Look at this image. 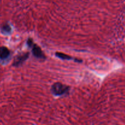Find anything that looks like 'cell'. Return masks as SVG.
<instances>
[{"label": "cell", "instance_id": "cell-1", "mask_svg": "<svg viewBox=\"0 0 125 125\" xmlns=\"http://www.w3.org/2000/svg\"><path fill=\"white\" fill-rule=\"evenodd\" d=\"M52 92L54 95L61 96L67 94L69 90V87L67 85H64L60 83H55L52 86Z\"/></svg>", "mask_w": 125, "mask_h": 125}, {"label": "cell", "instance_id": "cell-2", "mask_svg": "<svg viewBox=\"0 0 125 125\" xmlns=\"http://www.w3.org/2000/svg\"><path fill=\"white\" fill-rule=\"evenodd\" d=\"M28 43L29 45V46H32V52L34 54V55L36 57H39V58H45V55L43 53L42 51L41 50V49L37 46V45H34L31 39H29L28 41Z\"/></svg>", "mask_w": 125, "mask_h": 125}, {"label": "cell", "instance_id": "cell-3", "mask_svg": "<svg viewBox=\"0 0 125 125\" xmlns=\"http://www.w3.org/2000/svg\"><path fill=\"white\" fill-rule=\"evenodd\" d=\"M10 54V51L6 47L1 46L0 47V59H5L7 58Z\"/></svg>", "mask_w": 125, "mask_h": 125}, {"label": "cell", "instance_id": "cell-4", "mask_svg": "<svg viewBox=\"0 0 125 125\" xmlns=\"http://www.w3.org/2000/svg\"><path fill=\"white\" fill-rule=\"evenodd\" d=\"M28 56H29V54L26 53L21 55V56H18L17 58V59H16L15 62V65H18L20 64L21 63H22L23 61H25V60L28 58Z\"/></svg>", "mask_w": 125, "mask_h": 125}, {"label": "cell", "instance_id": "cell-5", "mask_svg": "<svg viewBox=\"0 0 125 125\" xmlns=\"http://www.w3.org/2000/svg\"><path fill=\"white\" fill-rule=\"evenodd\" d=\"M56 56L62 59H72V57L70 56H68L67 54H65L63 53H61V52H57L56 53Z\"/></svg>", "mask_w": 125, "mask_h": 125}, {"label": "cell", "instance_id": "cell-6", "mask_svg": "<svg viewBox=\"0 0 125 125\" xmlns=\"http://www.w3.org/2000/svg\"><path fill=\"white\" fill-rule=\"evenodd\" d=\"M2 29H3L4 31L7 32H9L10 30V26H8V25H5L4 26L3 28H2Z\"/></svg>", "mask_w": 125, "mask_h": 125}]
</instances>
